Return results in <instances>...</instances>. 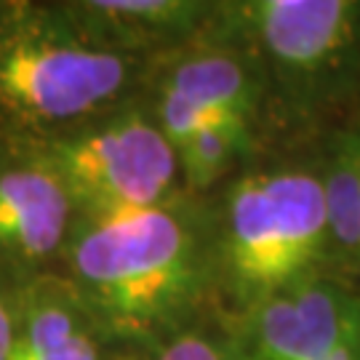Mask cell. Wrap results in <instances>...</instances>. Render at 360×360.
I'll return each instance as SVG.
<instances>
[{
	"mask_svg": "<svg viewBox=\"0 0 360 360\" xmlns=\"http://www.w3.org/2000/svg\"><path fill=\"white\" fill-rule=\"evenodd\" d=\"M360 336V296L307 278L254 304L238 349L240 360H321Z\"/></svg>",
	"mask_w": 360,
	"mask_h": 360,
	"instance_id": "obj_5",
	"label": "cell"
},
{
	"mask_svg": "<svg viewBox=\"0 0 360 360\" xmlns=\"http://www.w3.org/2000/svg\"><path fill=\"white\" fill-rule=\"evenodd\" d=\"M123 51L80 32L72 19L27 16L0 32V107L27 126L94 115L126 89Z\"/></svg>",
	"mask_w": 360,
	"mask_h": 360,
	"instance_id": "obj_3",
	"label": "cell"
},
{
	"mask_svg": "<svg viewBox=\"0 0 360 360\" xmlns=\"http://www.w3.org/2000/svg\"><path fill=\"white\" fill-rule=\"evenodd\" d=\"M16 342V307L0 296V360H11Z\"/></svg>",
	"mask_w": 360,
	"mask_h": 360,
	"instance_id": "obj_15",
	"label": "cell"
},
{
	"mask_svg": "<svg viewBox=\"0 0 360 360\" xmlns=\"http://www.w3.org/2000/svg\"><path fill=\"white\" fill-rule=\"evenodd\" d=\"M158 360H240V349L232 339L193 331V334L174 336L160 349Z\"/></svg>",
	"mask_w": 360,
	"mask_h": 360,
	"instance_id": "obj_13",
	"label": "cell"
},
{
	"mask_svg": "<svg viewBox=\"0 0 360 360\" xmlns=\"http://www.w3.org/2000/svg\"><path fill=\"white\" fill-rule=\"evenodd\" d=\"M321 360H360V336H352L345 345H339L331 349L328 355H323Z\"/></svg>",
	"mask_w": 360,
	"mask_h": 360,
	"instance_id": "obj_16",
	"label": "cell"
},
{
	"mask_svg": "<svg viewBox=\"0 0 360 360\" xmlns=\"http://www.w3.org/2000/svg\"><path fill=\"white\" fill-rule=\"evenodd\" d=\"M70 272L86 318L120 339H150L198 304L208 251L193 219L163 203L83 219L70 245Z\"/></svg>",
	"mask_w": 360,
	"mask_h": 360,
	"instance_id": "obj_1",
	"label": "cell"
},
{
	"mask_svg": "<svg viewBox=\"0 0 360 360\" xmlns=\"http://www.w3.org/2000/svg\"><path fill=\"white\" fill-rule=\"evenodd\" d=\"M211 6L193 0H94L67 6L72 25L107 49H136L193 30Z\"/></svg>",
	"mask_w": 360,
	"mask_h": 360,
	"instance_id": "obj_8",
	"label": "cell"
},
{
	"mask_svg": "<svg viewBox=\"0 0 360 360\" xmlns=\"http://www.w3.org/2000/svg\"><path fill=\"white\" fill-rule=\"evenodd\" d=\"M72 198L43 158L0 166V257L40 264L65 245Z\"/></svg>",
	"mask_w": 360,
	"mask_h": 360,
	"instance_id": "obj_7",
	"label": "cell"
},
{
	"mask_svg": "<svg viewBox=\"0 0 360 360\" xmlns=\"http://www.w3.org/2000/svg\"><path fill=\"white\" fill-rule=\"evenodd\" d=\"M43 160L65 181L83 219L163 206L179 171L158 120L139 112L65 134L46 147Z\"/></svg>",
	"mask_w": 360,
	"mask_h": 360,
	"instance_id": "obj_4",
	"label": "cell"
},
{
	"mask_svg": "<svg viewBox=\"0 0 360 360\" xmlns=\"http://www.w3.org/2000/svg\"><path fill=\"white\" fill-rule=\"evenodd\" d=\"M35 360H102L99 355V345H96V336L86 331V334H80L75 342H70L67 347L56 349L51 355H43V358H35Z\"/></svg>",
	"mask_w": 360,
	"mask_h": 360,
	"instance_id": "obj_14",
	"label": "cell"
},
{
	"mask_svg": "<svg viewBox=\"0 0 360 360\" xmlns=\"http://www.w3.org/2000/svg\"><path fill=\"white\" fill-rule=\"evenodd\" d=\"M331 257L347 267H360V134L336 144L323 176Z\"/></svg>",
	"mask_w": 360,
	"mask_h": 360,
	"instance_id": "obj_11",
	"label": "cell"
},
{
	"mask_svg": "<svg viewBox=\"0 0 360 360\" xmlns=\"http://www.w3.org/2000/svg\"><path fill=\"white\" fill-rule=\"evenodd\" d=\"M86 331V312L72 288H38L22 304V309H16V342L11 360H35L51 355Z\"/></svg>",
	"mask_w": 360,
	"mask_h": 360,
	"instance_id": "obj_10",
	"label": "cell"
},
{
	"mask_svg": "<svg viewBox=\"0 0 360 360\" xmlns=\"http://www.w3.org/2000/svg\"><path fill=\"white\" fill-rule=\"evenodd\" d=\"M245 142H248V129L232 126L224 120H208L176 153V160L190 184L206 187L232 166V160L240 155Z\"/></svg>",
	"mask_w": 360,
	"mask_h": 360,
	"instance_id": "obj_12",
	"label": "cell"
},
{
	"mask_svg": "<svg viewBox=\"0 0 360 360\" xmlns=\"http://www.w3.org/2000/svg\"><path fill=\"white\" fill-rule=\"evenodd\" d=\"M331 254L321 176L259 171L232 187L224 219V267L251 307L288 285L315 278Z\"/></svg>",
	"mask_w": 360,
	"mask_h": 360,
	"instance_id": "obj_2",
	"label": "cell"
},
{
	"mask_svg": "<svg viewBox=\"0 0 360 360\" xmlns=\"http://www.w3.org/2000/svg\"><path fill=\"white\" fill-rule=\"evenodd\" d=\"M166 91L198 104L208 115L248 129L257 107V86L238 56L203 51L181 59L171 70Z\"/></svg>",
	"mask_w": 360,
	"mask_h": 360,
	"instance_id": "obj_9",
	"label": "cell"
},
{
	"mask_svg": "<svg viewBox=\"0 0 360 360\" xmlns=\"http://www.w3.org/2000/svg\"><path fill=\"white\" fill-rule=\"evenodd\" d=\"M227 8L270 62L291 75L331 70L360 40L355 0H248Z\"/></svg>",
	"mask_w": 360,
	"mask_h": 360,
	"instance_id": "obj_6",
	"label": "cell"
}]
</instances>
